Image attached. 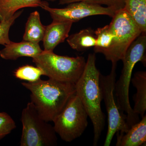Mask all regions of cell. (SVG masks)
Returning a JSON list of instances; mask_svg holds the SVG:
<instances>
[{
  "label": "cell",
  "mask_w": 146,
  "mask_h": 146,
  "mask_svg": "<svg viewBox=\"0 0 146 146\" xmlns=\"http://www.w3.org/2000/svg\"><path fill=\"white\" fill-rule=\"evenodd\" d=\"M88 115L76 94L68 101L53 122L56 134L66 142H71L82 135L88 126Z\"/></svg>",
  "instance_id": "cell-7"
},
{
  "label": "cell",
  "mask_w": 146,
  "mask_h": 146,
  "mask_svg": "<svg viewBox=\"0 0 146 146\" xmlns=\"http://www.w3.org/2000/svg\"><path fill=\"white\" fill-rule=\"evenodd\" d=\"M109 74L100 75V84L102 100L104 101L108 115V127L104 146H109L117 133H124L128 130L127 115L118 107L115 96L117 63H112Z\"/></svg>",
  "instance_id": "cell-8"
},
{
  "label": "cell",
  "mask_w": 146,
  "mask_h": 146,
  "mask_svg": "<svg viewBox=\"0 0 146 146\" xmlns=\"http://www.w3.org/2000/svg\"><path fill=\"white\" fill-rule=\"evenodd\" d=\"M39 44L23 41L11 42L0 50V56L7 60H16L21 57L33 58L43 52Z\"/></svg>",
  "instance_id": "cell-11"
},
{
  "label": "cell",
  "mask_w": 146,
  "mask_h": 146,
  "mask_svg": "<svg viewBox=\"0 0 146 146\" xmlns=\"http://www.w3.org/2000/svg\"><path fill=\"white\" fill-rule=\"evenodd\" d=\"M108 25L115 37L111 46L103 54L106 60L117 63L122 60L131 44L142 33L124 9L116 11Z\"/></svg>",
  "instance_id": "cell-6"
},
{
  "label": "cell",
  "mask_w": 146,
  "mask_h": 146,
  "mask_svg": "<svg viewBox=\"0 0 146 146\" xmlns=\"http://www.w3.org/2000/svg\"><path fill=\"white\" fill-rule=\"evenodd\" d=\"M31 92V102L43 119L53 122L71 97L76 94L75 84L40 79L34 82H23Z\"/></svg>",
  "instance_id": "cell-2"
},
{
  "label": "cell",
  "mask_w": 146,
  "mask_h": 146,
  "mask_svg": "<svg viewBox=\"0 0 146 146\" xmlns=\"http://www.w3.org/2000/svg\"><path fill=\"white\" fill-rule=\"evenodd\" d=\"M123 9L133 19L141 33L146 34V0H125Z\"/></svg>",
  "instance_id": "cell-16"
},
{
  "label": "cell",
  "mask_w": 146,
  "mask_h": 146,
  "mask_svg": "<svg viewBox=\"0 0 146 146\" xmlns=\"http://www.w3.org/2000/svg\"><path fill=\"white\" fill-rule=\"evenodd\" d=\"M16 78L29 82H34L41 79L44 73L39 67L31 65H25L19 67L14 72Z\"/></svg>",
  "instance_id": "cell-19"
},
{
  "label": "cell",
  "mask_w": 146,
  "mask_h": 146,
  "mask_svg": "<svg viewBox=\"0 0 146 146\" xmlns=\"http://www.w3.org/2000/svg\"><path fill=\"white\" fill-rule=\"evenodd\" d=\"M46 29V26L41 22L39 12L35 11L30 13L28 18L23 40L39 44L43 40Z\"/></svg>",
  "instance_id": "cell-14"
},
{
  "label": "cell",
  "mask_w": 146,
  "mask_h": 146,
  "mask_svg": "<svg viewBox=\"0 0 146 146\" xmlns=\"http://www.w3.org/2000/svg\"><path fill=\"white\" fill-rule=\"evenodd\" d=\"M16 123L6 112H0V140L11 133L16 128Z\"/></svg>",
  "instance_id": "cell-22"
},
{
  "label": "cell",
  "mask_w": 146,
  "mask_h": 146,
  "mask_svg": "<svg viewBox=\"0 0 146 146\" xmlns=\"http://www.w3.org/2000/svg\"><path fill=\"white\" fill-rule=\"evenodd\" d=\"M46 1H48L54 2V1H55L56 0H46Z\"/></svg>",
  "instance_id": "cell-23"
},
{
  "label": "cell",
  "mask_w": 146,
  "mask_h": 146,
  "mask_svg": "<svg viewBox=\"0 0 146 146\" xmlns=\"http://www.w3.org/2000/svg\"><path fill=\"white\" fill-rule=\"evenodd\" d=\"M41 8L48 11L53 20L71 21L73 23L89 16L106 15L112 18L117 11L114 9L85 1L70 3L63 8H52L45 1Z\"/></svg>",
  "instance_id": "cell-9"
},
{
  "label": "cell",
  "mask_w": 146,
  "mask_h": 146,
  "mask_svg": "<svg viewBox=\"0 0 146 146\" xmlns=\"http://www.w3.org/2000/svg\"><path fill=\"white\" fill-rule=\"evenodd\" d=\"M96 44L94 47L95 53L103 54L111 46L114 40V34L109 25L98 28L95 31Z\"/></svg>",
  "instance_id": "cell-18"
},
{
  "label": "cell",
  "mask_w": 146,
  "mask_h": 146,
  "mask_svg": "<svg viewBox=\"0 0 146 146\" xmlns=\"http://www.w3.org/2000/svg\"><path fill=\"white\" fill-rule=\"evenodd\" d=\"M32 59L36 66L42 69L44 76L49 78L72 84H75L78 80L86 64L83 56L58 55L53 51L44 50Z\"/></svg>",
  "instance_id": "cell-4"
},
{
  "label": "cell",
  "mask_w": 146,
  "mask_h": 146,
  "mask_svg": "<svg viewBox=\"0 0 146 146\" xmlns=\"http://www.w3.org/2000/svg\"><path fill=\"white\" fill-rule=\"evenodd\" d=\"M123 68L119 78L115 82V96L120 110L127 115L128 127L140 121L139 115L134 113L129 102V89L132 72L136 63L146 65V34L141 33L127 50L121 60Z\"/></svg>",
  "instance_id": "cell-3"
},
{
  "label": "cell",
  "mask_w": 146,
  "mask_h": 146,
  "mask_svg": "<svg viewBox=\"0 0 146 146\" xmlns=\"http://www.w3.org/2000/svg\"><path fill=\"white\" fill-rule=\"evenodd\" d=\"M74 23L71 21L53 20L46 26L43 38L44 50L53 51L55 48L64 42L69 36V33Z\"/></svg>",
  "instance_id": "cell-10"
},
{
  "label": "cell",
  "mask_w": 146,
  "mask_h": 146,
  "mask_svg": "<svg viewBox=\"0 0 146 146\" xmlns=\"http://www.w3.org/2000/svg\"><path fill=\"white\" fill-rule=\"evenodd\" d=\"M23 12V11H17L8 19L0 22V45L5 46L11 42L9 38V30Z\"/></svg>",
  "instance_id": "cell-20"
},
{
  "label": "cell",
  "mask_w": 146,
  "mask_h": 146,
  "mask_svg": "<svg viewBox=\"0 0 146 146\" xmlns=\"http://www.w3.org/2000/svg\"><path fill=\"white\" fill-rule=\"evenodd\" d=\"M66 39L71 48L78 51L86 50L94 47L96 44L95 31L91 28L71 35Z\"/></svg>",
  "instance_id": "cell-17"
},
{
  "label": "cell",
  "mask_w": 146,
  "mask_h": 146,
  "mask_svg": "<svg viewBox=\"0 0 146 146\" xmlns=\"http://www.w3.org/2000/svg\"><path fill=\"white\" fill-rule=\"evenodd\" d=\"M95 53L89 54L82 74L75 84L79 98L94 128L93 145L96 146L104 129L105 117L102 111V97L100 84V73L96 65Z\"/></svg>",
  "instance_id": "cell-1"
},
{
  "label": "cell",
  "mask_w": 146,
  "mask_h": 146,
  "mask_svg": "<svg viewBox=\"0 0 146 146\" xmlns=\"http://www.w3.org/2000/svg\"><path fill=\"white\" fill-rule=\"evenodd\" d=\"M116 146H140L146 144V115L124 133H117Z\"/></svg>",
  "instance_id": "cell-12"
},
{
  "label": "cell",
  "mask_w": 146,
  "mask_h": 146,
  "mask_svg": "<svg viewBox=\"0 0 146 146\" xmlns=\"http://www.w3.org/2000/svg\"><path fill=\"white\" fill-rule=\"evenodd\" d=\"M78 1L87 2L101 5H106L107 7L114 9L117 11L124 8L125 0H59L58 4L64 5Z\"/></svg>",
  "instance_id": "cell-21"
},
{
  "label": "cell",
  "mask_w": 146,
  "mask_h": 146,
  "mask_svg": "<svg viewBox=\"0 0 146 146\" xmlns=\"http://www.w3.org/2000/svg\"><path fill=\"white\" fill-rule=\"evenodd\" d=\"M136 89V94L133 96L134 113L143 117L146 111V72L138 71L134 74L131 80Z\"/></svg>",
  "instance_id": "cell-13"
},
{
  "label": "cell",
  "mask_w": 146,
  "mask_h": 146,
  "mask_svg": "<svg viewBox=\"0 0 146 146\" xmlns=\"http://www.w3.org/2000/svg\"><path fill=\"white\" fill-rule=\"evenodd\" d=\"M21 121L23 129L20 146L57 145V134L53 126L41 117L31 102L23 109Z\"/></svg>",
  "instance_id": "cell-5"
},
{
  "label": "cell",
  "mask_w": 146,
  "mask_h": 146,
  "mask_svg": "<svg viewBox=\"0 0 146 146\" xmlns=\"http://www.w3.org/2000/svg\"><path fill=\"white\" fill-rule=\"evenodd\" d=\"M44 2L42 0H0V22L8 19L21 9L41 7Z\"/></svg>",
  "instance_id": "cell-15"
}]
</instances>
